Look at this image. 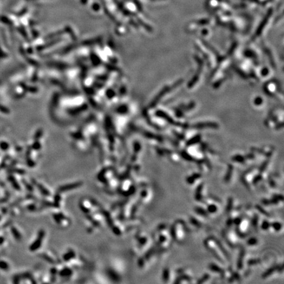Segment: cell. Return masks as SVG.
Returning a JSON list of instances; mask_svg holds the SVG:
<instances>
[{
	"mask_svg": "<svg viewBox=\"0 0 284 284\" xmlns=\"http://www.w3.org/2000/svg\"><path fill=\"white\" fill-rule=\"evenodd\" d=\"M207 248L209 249V250L212 252V253L214 254V256L217 257L220 261L224 262L226 260V254L224 253V250L223 249L221 248L222 247H220V245L218 244V243L216 241H215V240L210 238L207 239L206 242L205 243Z\"/></svg>",
	"mask_w": 284,
	"mask_h": 284,
	"instance_id": "1",
	"label": "cell"
},
{
	"mask_svg": "<svg viewBox=\"0 0 284 284\" xmlns=\"http://www.w3.org/2000/svg\"><path fill=\"white\" fill-rule=\"evenodd\" d=\"M172 236L176 241H181L185 236V226L182 221L176 222L172 228Z\"/></svg>",
	"mask_w": 284,
	"mask_h": 284,
	"instance_id": "2",
	"label": "cell"
},
{
	"mask_svg": "<svg viewBox=\"0 0 284 284\" xmlns=\"http://www.w3.org/2000/svg\"><path fill=\"white\" fill-rule=\"evenodd\" d=\"M239 232L242 234L247 233L249 228V221L247 219H243L239 223Z\"/></svg>",
	"mask_w": 284,
	"mask_h": 284,
	"instance_id": "3",
	"label": "cell"
},
{
	"mask_svg": "<svg viewBox=\"0 0 284 284\" xmlns=\"http://www.w3.org/2000/svg\"><path fill=\"white\" fill-rule=\"evenodd\" d=\"M208 212H210L211 213H214L217 211V207L216 205L214 204H208Z\"/></svg>",
	"mask_w": 284,
	"mask_h": 284,
	"instance_id": "4",
	"label": "cell"
},
{
	"mask_svg": "<svg viewBox=\"0 0 284 284\" xmlns=\"http://www.w3.org/2000/svg\"><path fill=\"white\" fill-rule=\"evenodd\" d=\"M80 185V183H77V184H74L73 185H68V186H64V187H63L61 188V191H65V190H68V189H71V188H74V187H78L79 185Z\"/></svg>",
	"mask_w": 284,
	"mask_h": 284,
	"instance_id": "5",
	"label": "cell"
},
{
	"mask_svg": "<svg viewBox=\"0 0 284 284\" xmlns=\"http://www.w3.org/2000/svg\"><path fill=\"white\" fill-rule=\"evenodd\" d=\"M249 245H254L255 243H257V241H256V239H254V238H252L249 241Z\"/></svg>",
	"mask_w": 284,
	"mask_h": 284,
	"instance_id": "6",
	"label": "cell"
}]
</instances>
